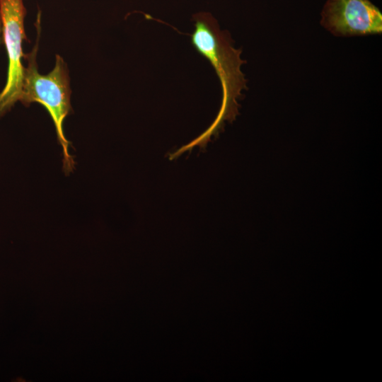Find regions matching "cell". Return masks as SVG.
I'll return each instance as SVG.
<instances>
[{
    "instance_id": "1",
    "label": "cell",
    "mask_w": 382,
    "mask_h": 382,
    "mask_svg": "<svg viewBox=\"0 0 382 382\" xmlns=\"http://www.w3.org/2000/svg\"><path fill=\"white\" fill-rule=\"evenodd\" d=\"M192 18L195 30L191 35L192 44L214 69L221 86L222 103L216 118L209 129L178 150V155L197 146H205L211 137L219 133L224 121H233L238 114V100L247 88V81L241 71L245 62L241 58L242 50L233 46L229 34L220 29L217 21L210 13H197Z\"/></svg>"
},
{
    "instance_id": "2",
    "label": "cell",
    "mask_w": 382,
    "mask_h": 382,
    "mask_svg": "<svg viewBox=\"0 0 382 382\" xmlns=\"http://www.w3.org/2000/svg\"><path fill=\"white\" fill-rule=\"evenodd\" d=\"M38 41L26 57L22 92L19 101L24 105L39 103L49 112L55 127L59 143L62 149L63 168L70 173L74 161L69 154V142L65 137L63 123L71 110V88L67 66L64 59L56 55L54 69L47 74H40L36 60Z\"/></svg>"
},
{
    "instance_id": "3",
    "label": "cell",
    "mask_w": 382,
    "mask_h": 382,
    "mask_svg": "<svg viewBox=\"0 0 382 382\" xmlns=\"http://www.w3.org/2000/svg\"><path fill=\"white\" fill-rule=\"evenodd\" d=\"M3 41L8 55L6 84L0 92V117L19 101L25 67L23 66V40L26 38L24 19L26 8L23 0H0Z\"/></svg>"
},
{
    "instance_id": "4",
    "label": "cell",
    "mask_w": 382,
    "mask_h": 382,
    "mask_svg": "<svg viewBox=\"0 0 382 382\" xmlns=\"http://www.w3.org/2000/svg\"><path fill=\"white\" fill-rule=\"evenodd\" d=\"M320 24L337 37L381 34L382 13L370 0H327Z\"/></svg>"
},
{
    "instance_id": "5",
    "label": "cell",
    "mask_w": 382,
    "mask_h": 382,
    "mask_svg": "<svg viewBox=\"0 0 382 382\" xmlns=\"http://www.w3.org/2000/svg\"><path fill=\"white\" fill-rule=\"evenodd\" d=\"M2 35H3V26H2V21H1V18L0 15V45H1V41L3 40Z\"/></svg>"
}]
</instances>
